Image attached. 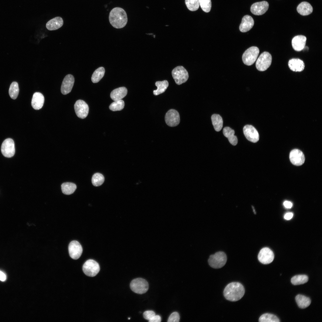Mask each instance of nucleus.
I'll use <instances>...</instances> for the list:
<instances>
[{"instance_id": "obj_31", "label": "nucleus", "mask_w": 322, "mask_h": 322, "mask_svg": "<svg viewBox=\"0 0 322 322\" xmlns=\"http://www.w3.org/2000/svg\"><path fill=\"white\" fill-rule=\"evenodd\" d=\"M308 281V276L305 275H297L291 279V283L294 285H299L306 283Z\"/></svg>"}, {"instance_id": "obj_2", "label": "nucleus", "mask_w": 322, "mask_h": 322, "mask_svg": "<svg viewBox=\"0 0 322 322\" xmlns=\"http://www.w3.org/2000/svg\"><path fill=\"white\" fill-rule=\"evenodd\" d=\"M110 24L116 28H121L126 25L127 17L126 11L123 8L116 7L110 11L109 16Z\"/></svg>"}, {"instance_id": "obj_25", "label": "nucleus", "mask_w": 322, "mask_h": 322, "mask_svg": "<svg viewBox=\"0 0 322 322\" xmlns=\"http://www.w3.org/2000/svg\"><path fill=\"white\" fill-rule=\"evenodd\" d=\"M235 131L233 130L229 127H225L223 129V134L227 137L229 142L233 145H235L238 143V139L234 135Z\"/></svg>"}, {"instance_id": "obj_28", "label": "nucleus", "mask_w": 322, "mask_h": 322, "mask_svg": "<svg viewBox=\"0 0 322 322\" xmlns=\"http://www.w3.org/2000/svg\"><path fill=\"white\" fill-rule=\"evenodd\" d=\"M155 84L157 87L156 90L153 91L154 95H157L164 92L168 86V83L167 80L157 81Z\"/></svg>"}, {"instance_id": "obj_44", "label": "nucleus", "mask_w": 322, "mask_h": 322, "mask_svg": "<svg viewBox=\"0 0 322 322\" xmlns=\"http://www.w3.org/2000/svg\"><path fill=\"white\" fill-rule=\"evenodd\" d=\"M252 208H253V211L254 213L255 214H256V212L255 210V209H254V207L253 206H252Z\"/></svg>"}, {"instance_id": "obj_10", "label": "nucleus", "mask_w": 322, "mask_h": 322, "mask_svg": "<svg viewBox=\"0 0 322 322\" xmlns=\"http://www.w3.org/2000/svg\"><path fill=\"white\" fill-rule=\"evenodd\" d=\"M165 120L166 124L169 126H177L179 124L180 121L178 112L174 109L169 110L165 114Z\"/></svg>"}, {"instance_id": "obj_20", "label": "nucleus", "mask_w": 322, "mask_h": 322, "mask_svg": "<svg viewBox=\"0 0 322 322\" xmlns=\"http://www.w3.org/2000/svg\"><path fill=\"white\" fill-rule=\"evenodd\" d=\"M44 98L43 95L41 93L36 92L33 95L31 101V105L33 108L35 110H39L43 106Z\"/></svg>"}, {"instance_id": "obj_27", "label": "nucleus", "mask_w": 322, "mask_h": 322, "mask_svg": "<svg viewBox=\"0 0 322 322\" xmlns=\"http://www.w3.org/2000/svg\"><path fill=\"white\" fill-rule=\"evenodd\" d=\"M212 122L215 130L217 131L222 129L223 121L222 117L219 114H214L211 117Z\"/></svg>"}, {"instance_id": "obj_6", "label": "nucleus", "mask_w": 322, "mask_h": 322, "mask_svg": "<svg viewBox=\"0 0 322 322\" xmlns=\"http://www.w3.org/2000/svg\"><path fill=\"white\" fill-rule=\"evenodd\" d=\"M172 75L176 83L180 85L188 80L189 75L187 70L182 66H177L172 71Z\"/></svg>"}, {"instance_id": "obj_41", "label": "nucleus", "mask_w": 322, "mask_h": 322, "mask_svg": "<svg viewBox=\"0 0 322 322\" xmlns=\"http://www.w3.org/2000/svg\"><path fill=\"white\" fill-rule=\"evenodd\" d=\"M283 205L285 207L288 209L291 208L292 206V203L291 202L288 201H284Z\"/></svg>"}, {"instance_id": "obj_39", "label": "nucleus", "mask_w": 322, "mask_h": 322, "mask_svg": "<svg viewBox=\"0 0 322 322\" xmlns=\"http://www.w3.org/2000/svg\"><path fill=\"white\" fill-rule=\"evenodd\" d=\"M155 312L152 310H147L145 311L143 314V316L145 319L149 321L155 315Z\"/></svg>"}, {"instance_id": "obj_23", "label": "nucleus", "mask_w": 322, "mask_h": 322, "mask_svg": "<svg viewBox=\"0 0 322 322\" xmlns=\"http://www.w3.org/2000/svg\"><path fill=\"white\" fill-rule=\"evenodd\" d=\"M63 24V21L60 17H55L47 23L46 27L49 30H55L60 28Z\"/></svg>"}, {"instance_id": "obj_3", "label": "nucleus", "mask_w": 322, "mask_h": 322, "mask_svg": "<svg viewBox=\"0 0 322 322\" xmlns=\"http://www.w3.org/2000/svg\"><path fill=\"white\" fill-rule=\"evenodd\" d=\"M227 260L226 254L222 251L216 253L211 255L208 259L210 266L215 269L222 268L225 264Z\"/></svg>"}, {"instance_id": "obj_5", "label": "nucleus", "mask_w": 322, "mask_h": 322, "mask_svg": "<svg viewBox=\"0 0 322 322\" xmlns=\"http://www.w3.org/2000/svg\"><path fill=\"white\" fill-rule=\"evenodd\" d=\"M130 287L134 292L143 294L145 293L148 289V284L145 279L138 278L132 280L130 284Z\"/></svg>"}, {"instance_id": "obj_15", "label": "nucleus", "mask_w": 322, "mask_h": 322, "mask_svg": "<svg viewBox=\"0 0 322 322\" xmlns=\"http://www.w3.org/2000/svg\"><path fill=\"white\" fill-rule=\"evenodd\" d=\"M289 158L291 162L296 166L302 165L305 160L303 153L301 150L297 149H293L290 151Z\"/></svg>"}, {"instance_id": "obj_13", "label": "nucleus", "mask_w": 322, "mask_h": 322, "mask_svg": "<svg viewBox=\"0 0 322 322\" xmlns=\"http://www.w3.org/2000/svg\"><path fill=\"white\" fill-rule=\"evenodd\" d=\"M243 131L245 137L249 141L254 143L258 141V133L253 126L249 125L245 126L243 128Z\"/></svg>"}, {"instance_id": "obj_21", "label": "nucleus", "mask_w": 322, "mask_h": 322, "mask_svg": "<svg viewBox=\"0 0 322 322\" xmlns=\"http://www.w3.org/2000/svg\"><path fill=\"white\" fill-rule=\"evenodd\" d=\"M288 66L290 69L294 72H301L304 68V64L301 60L298 58H292L288 62Z\"/></svg>"}, {"instance_id": "obj_12", "label": "nucleus", "mask_w": 322, "mask_h": 322, "mask_svg": "<svg viewBox=\"0 0 322 322\" xmlns=\"http://www.w3.org/2000/svg\"><path fill=\"white\" fill-rule=\"evenodd\" d=\"M274 254L272 251L268 247H264L261 250L258 255L259 261L263 264H268L272 262L274 258Z\"/></svg>"}, {"instance_id": "obj_30", "label": "nucleus", "mask_w": 322, "mask_h": 322, "mask_svg": "<svg viewBox=\"0 0 322 322\" xmlns=\"http://www.w3.org/2000/svg\"><path fill=\"white\" fill-rule=\"evenodd\" d=\"M105 69L100 67L95 70L91 77V80L93 83L98 82L103 77L105 73Z\"/></svg>"}, {"instance_id": "obj_34", "label": "nucleus", "mask_w": 322, "mask_h": 322, "mask_svg": "<svg viewBox=\"0 0 322 322\" xmlns=\"http://www.w3.org/2000/svg\"><path fill=\"white\" fill-rule=\"evenodd\" d=\"M104 181V177L101 174L97 173L95 174L92 177V182L93 185L95 186L101 185Z\"/></svg>"}, {"instance_id": "obj_18", "label": "nucleus", "mask_w": 322, "mask_h": 322, "mask_svg": "<svg viewBox=\"0 0 322 322\" xmlns=\"http://www.w3.org/2000/svg\"><path fill=\"white\" fill-rule=\"evenodd\" d=\"M306 37L303 35L295 36L292 39V44L293 49L297 51L303 50L305 47Z\"/></svg>"}, {"instance_id": "obj_35", "label": "nucleus", "mask_w": 322, "mask_h": 322, "mask_svg": "<svg viewBox=\"0 0 322 322\" xmlns=\"http://www.w3.org/2000/svg\"><path fill=\"white\" fill-rule=\"evenodd\" d=\"M199 0H185V4L188 9L191 11H195L199 6Z\"/></svg>"}, {"instance_id": "obj_9", "label": "nucleus", "mask_w": 322, "mask_h": 322, "mask_svg": "<svg viewBox=\"0 0 322 322\" xmlns=\"http://www.w3.org/2000/svg\"><path fill=\"white\" fill-rule=\"evenodd\" d=\"M1 150L2 154L5 157H11L13 156L15 153V148L13 140L9 138L4 140L1 145Z\"/></svg>"}, {"instance_id": "obj_33", "label": "nucleus", "mask_w": 322, "mask_h": 322, "mask_svg": "<svg viewBox=\"0 0 322 322\" xmlns=\"http://www.w3.org/2000/svg\"><path fill=\"white\" fill-rule=\"evenodd\" d=\"M19 91L18 86L16 82H13L11 84L9 91V95L10 97L13 99H16L18 97Z\"/></svg>"}, {"instance_id": "obj_37", "label": "nucleus", "mask_w": 322, "mask_h": 322, "mask_svg": "<svg viewBox=\"0 0 322 322\" xmlns=\"http://www.w3.org/2000/svg\"><path fill=\"white\" fill-rule=\"evenodd\" d=\"M199 6L204 12L208 13L210 11L211 7V0H199Z\"/></svg>"}, {"instance_id": "obj_32", "label": "nucleus", "mask_w": 322, "mask_h": 322, "mask_svg": "<svg viewBox=\"0 0 322 322\" xmlns=\"http://www.w3.org/2000/svg\"><path fill=\"white\" fill-rule=\"evenodd\" d=\"M260 322H279L278 318L275 315L269 314L265 313L262 315L259 318Z\"/></svg>"}, {"instance_id": "obj_43", "label": "nucleus", "mask_w": 322, "mask_h": 322, "mask_svg": "<svg viewBox=\"0 0 322 322\" xmlns=\"http://www.w3.org/2000/svg\"><path fill=\"white\" fill-rule=\"evenodd\" d=\"M6 279V276L5 274L0 270V280L1 281H4Z\"/></svg>"}, {"instance_id": "obj_4", "label": "nucleus", "mask_w": 322, "mask_h": 322, "mask_svg": "<svg viewBox=\"0 0 322 322\" xmlns=\"http://www.w3.org/2000/svg\"><path fill=\"white\" fill-rule=\"evenodd\" d=\"M259 52V49L256 47L253 46L247 49L242 56L244 63L248 66L253 64L256 60Z\"/></svg>"}, {"instance_id": "obj_26", "label": "nucleus", "mask_w": 322, "mask_h": 322, "mask_svg": "<svg viewBox=\"0 0 322 322\" xmlns=\"http://www.w3.org/2000/svg\"><path fill=\"white\" fill-rule=\"evenodd\" d=\"M295 299L298 306L302 309L307 307L311 303V300L309 297L300 294L297 295Z\"/></svg>"}, {"instance_id": "obj_7", "label": "nucleus", "mask_w": 322, "mask_h": 322, "mask_svg": "<svg viewBox=\"0 0 322 322\" xmlns=\"http://www.w3.org/2000/svg\"><path fill=\"white\" fill-rule=\"evenodd\" d=\"M272 57L268 52H264L262 53L258 58L256 64L257 69L260 71L267 70L271 64Z\"/></svg>"}, {"instance_id": "obj_42", "label": "nucleus", "mask_w": 322, "mask_h": 322, "mask_svg": "<svg viewBox=\"0 0 322 322\" xmlns=\"http://www.w3.org/2000/svg\"><path fill=\"white\" fill-rule=\"evenodd\" d=\"M293 216V213L291 212H288L286 213L284 216V219L286 220H290L292 218Z\"/></svg>"}, {"instance_id": "obj_24", "label": "nucleus", "mask_w": 322, "mask_h": 322, "mask_svg": "<svg viewBox=\"0 0 322 322\" xmlns=\"http://www.w3.org/2000/svg\"><path fill=\"white\" fill-rule=\"evenodd\" d=\"M297 10L298 13L302 16H307L311 13L313 8L308 2L304 1L300 3L298 6Z\"/></svg>"}, {"instance_id": "obj_8", "label": "nucleus", "mask_w": 322, "mask_h": 322, "mask_svg": "<svg viewBox=\"0 0 322 322\" xmlns=\"http://www.w3.org/2000/svg\"><path fill=\"white\" fill-rule=\"evenodd\" d=\"M82 269L86 275L90 277H94L99 273L100 267L97 262L92 259H89L84 263Z\"/></svg>"}, {"instance_id": "obj_22", "label": "nucleus", "mask_w": 322, "mask_h": 322, "mask_svg": "<svg viewBox=\"0 0 322 322\" xmlns=\"http://www.w3.org/2000/svg\"><path fill=\"white\" fill-rule=\"evenodd\" d=\"M127 90L124 87L116 89L111 92L110 97L113 100L115 101L122 100L127 95Z\"/></svg>"}, {"instance_id": "obj_16", "label": "nucleus", "mask_w": 322, "mask_h": 322, "mask_svg": "<svg viewBox=\"0 0 322 322\" xmlns=\"http://www.w3.org/2000/svg\"><path fill=\"white\" fill-rule=\"evenodd\" d=\"M269 4L266 1L257 2L253 4L250 7L251 13L256 15H261L264 14L269 8Z\"/></svg>"}, {"instance_id": "obj_38", "label": "nucleus", "mask_w": 322, "mask_h": 322, "mask_svg": "<svg viewBox=\"0 0 322 322\" xmlns=\"http://www.w3.org/2000/svg\"><path fill=\"white\" fill-rule=\"evenodd\" d=\"M180 316L177 312L172 313L169 316L168 321V322H178L179 321Z\"/></svg>"}, {"instance_id": "obj_17", "label": "nucleus", "mask_w": 322, "mask_h": 322, "mask_svg": "<svg viewBox=\"0 0 322 322\" xmlns=\"http://www.w3.org/2000/svg\"><path fill=\"white\" fill-rule=\"evenodd\" d=\"M74 80V78L72 75L68 74L66 76L63 81L61 87V91L62 94L66 95L71 91Z\"/></svg>"}, {"instance_id": "obj_19", "label": "nucleus", "mask_w": 322, "mask_h": 322, "mask_svg": "<svg viewBox=\"0 0 322 322\" xmlns=\"http://www.w3.org/2000/svg\"><path fill=\"white\" fill-rule=\"evenodd\" d=\"M254 24V21L251 16L248 15L244 16L242 18L239 29L242 32H246L250 30Z\"/></svg>"}, {"instance_id": "obj_1", "label": "nucleus", "mask_w": 322, "mask_h": 322, "mask_svg": "<svg viewBox=\"0 0 322 322\" xmlns=\"http://www.w3.org/2000/svg\"><path fill=\"white\" fill-rule=\"evenodd\" d=\"M245 290L240 283L233 282L228 284L225 288L224 295L227 300L236 301L240 300L244 295Z\"/></svg>"}, {"instance_id": "obj_11", "label": "nucleus", "mask_w": 322, "mask_h": 322, "mask_svg": "<svg viewBox=\"0 0 322 322\" xmlns=\"http://www.w3.org/2000/svg\"><path fill=\"white\" fill-rule=\"evenodd\" d=\"M74 109L76 115L78 117L84 119L88 115L89 108L84 101L81 100L77 101L74 105Z\"/></svg>"}, {"instance_id": "obj_40", "label": "nucleus", "mask_w": 322, "mask_h": 322, "mask_svg": "<svg viewBox=\"0 0 322 322\" xmlns=\"http://www.w3.org/2000/svg\"><path fill=\"white\" fill-rule=\"evenodd\" d=\"M161 317L158 315H155L149 321V322H160L161 321Z\"/></svg>"}, {"instance_id": "obj_14", "label": "nucleus", "mask_w": 322, "mask_h": 322, "mask_svg": "<svg viewBox=\"0 0 322 322\" xmlns=\"http://www.w3.org/2000/svg\"><path fill=\"white\" fill-rule=\"evenodd\" d=\"M68 250L70 257L74 259H77L81 256L83 249L80 243L77 241L71 242L69 245Z\"/></svg>"}, {"instance_id": "obj_36", "label": "nucleus", "mask_w": 322, "mask_h": 322, "mask_svg": "<svg viewBox=\"0 0 322 322\" xmlns=\"http://www.w3.org/2000/svg\"><path fill=\"white\" fill-rule=\"evenodd\" d=\"M124 106V101L121 100L114 101L110 105L109 108L110 110L113 111H120L123 109Z\"/></svg>"}, {"instance_id": "obj_29", "label": "nucleus", "mask_w": 322, "mask_h": 322, "mask_svg": "<svg viewBox=\"0 0 322 322\" xmlns=\"http://www.w3.org/2000/svg\"><path fill=\"white\" fill-rule=\"evenodd\" d=\"M61 187L62 192L66 195L72 194L77 188L76 185L75 184L69 182L63 183L61 185Z\"/></svg>"}]
</instances>
